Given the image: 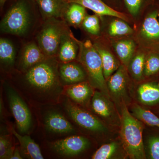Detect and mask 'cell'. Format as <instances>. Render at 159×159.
<instances>
[{
  "instance_id": "9",
  "label": "cell",
  "mask_w": 159,
  "mask_h": 159,
  "mask_svg": "<svg viewBox=\"0 0 159 159\" xmlns=\"http://www.w3.org/2000/svg\"><path fill=\"white\" fill-rule=\"evenodd\" d=\"M88 139L79 136H73L58 140L52 144V148L57 153L65 156H74L87 148Z\"/></svg>"
},
{
  "instance_id": "11",
  "label": "cell",
  "mask_w": 159,
  "mask_h": 159,
  "mask_svg": "<svg viewBox=\"0 0 159 159\" xmlns=\"http://www.w3.org/2000/svg\"><path fill=\"white\" fill-rule=\"evenodd\" d=\"M79 47L76 38L69 29L63 35L57 57L61 63L77 59Z\"/></svg>"
},
{
  "instance_id": "25",
  "label": "cell",
  "mask_w": 159,
  "mask_h": 159,
  "mask_svg": "<svg viewBox=\"0 0 159 159\" xmlns=\"http://www.w3.org/2000/svg\"><path fill=\"white\" fill-rule=\"evenodd\" d=\"M145 58V53L139 52L133 56L127 66L129 73L136 81H140L144 77Z\"/></svg>"
},
{
  "instance_id": "5",
  "label": "cell",
  "mask_w": 159,
  "mask_h": 159,
  "mask_svg": "<svg viewBox=\"0 0 159 159\" xmlns=\"http://www.w3.org/2000/svg\"><path fill=\"white\" fill-rule=\"evenodd\" d=\"M69 29L64 20L51 18L45 20L38 34V45L47 57H57L63 34Z\"/></svg>"
},
{
  "instance_id": "8",
  "label": "cell",
  "mask_w": 159,
  "mask_h": 159,
  "mask_svg": "<svg viewBox=\"0 0 159 159\" xmlns=\"http://www.w3.org/2000/svg\"><path fill=\"white\" fill-rule=\"evenodd\" d=\"M65 107L70 117L83 128L94 132L107 131V128L101 121L87 111L79 108L70 101H67Z\"/></svg>"
},
{
  "instance_id": "20",
  "label": "cell",
  "mask_w": 159,
  "mask_h": 159,
  "mask_svg": "<svg viewBox=\"0 0 159 159\" xmlns=\"http://www.w3.org/2000/svg\"><path fill=\"white\" fill-rule=\"evenodd\" d=\"M138 98L141 103L152 105L159 102V84L148 82L139 86L137 90Z\"/></svg>"
},
{
  "instance_id": "28",
  "label": "cell",
  "mask_w": 159,
  "mask_h": 159,
  "mask_svg": "<svg viewBox=\"0 0 159 159\" xmlns=\"http://www.w3.org/2000/svg\"><path fill=\"white\" fill-rule=\"evenodd\" d=\"M133 32V30L126 21L117 17L111 22L107 29V33L112 37L130 35Z\"/></svg>"
},
{
  "instance_id": "2",
  "label": "cell",
  "mask_w": 159,
  "mask_h": 159,
  "mask_svg": "<svg viewBox=\"0 0 159 159\" xmlns=\"http://www.w3.org/2000/svg\"><path fill=\"white\" fill-rule=\"evenodd\" d=\"M121 114L120 134L125 151L130 158H146L142 139L143 124L129 111L125 104L121 107Z\"/></svg>"
},
{
  "instance_id": "27",
  "label": "cell",
  "mask_w": 159,
  "mask_h": 159,
  "mask_svg": "<svg viewBox=\"0 0 159 159\" xmlns=\"http://www.w3.org/2000/svg\"><path fill=\"white\" fill-rule=\"evenodd\" d=\"M126 9L133 17L136 18L147 7L155 6L158 0H122Z\"/></svg>"
},
{
  "instance_id": "32",
  "label": "cell",
  "mask_w": 159,
  "mask_h": 159,
  "mask_svg": "<svg viewBox=\"0 0 159 159\" xmlns=\"http://www.w3.org/2000/svg\"><path fill=\"white\" fill-rule=\"evenodd\" d=\"M15 149L9 136L0 137V159H11Z\"/></svg>"
},
{
  "instance_id": "33",
  "label": "cell",
  "mask_w": 159,
  "mask_h": 159,
  "mask_svg": "<svg viewBox=\"0 0 159 159\" xmlns=\"http://www.w3.org/2000/svg\"><path fill=\"white\" fill-rule=\"evenodd\" d=\"M148 150L149 158L159 159V136H153L148 139Z\"/></svg>"
},
{
  "instance_id": "21",
  "label": "cell",
  "mask_w": 159,
  "mask_h": 159,
  "mask_svg": "<svg viewBox=\"0 0 159 159\" xmlns=\"http://www.w3.org/2000/svg\"><path fill=\"white\" fill-rule=\"evenodd\" d=\"M87 14L85 7L77 3H69L63 20L68 26L77 28L81 26Z\"/></svg>"
},
{
  "instance_id": "24",
  "label": "cell",
  "mask_w": 159,
  "mask_h": 159,
  "mask_svg": "<svg viewBox=\"0 0 159 159\" xmlns=\"http://www.w3.org/2000/svg\"><path fill=\"white\" fill-rule=\"evenodd\" d=\"M131 114L141 122L159 129V118L150 111L135 103L131 107Z\"/></svg>"
},
{
  "instance_id": "3",
  "label": "cell",
  "mask_w": 159,
  "mask_h": 159,
  "mask_svg": "<svg viewBox=\"0 0 159 159\" xmlns=\"http://www.w3.org/2000/svg\"><path fill=\"white\" fill-rule=\"evenodd\" d=\"M54 57H47L27 70L25 79L33 88L43 93H49L59 84V72Z\"/></svg>"
},
{
  "instance_id": "18",
  "label": "cell",
  "mask_w": 159,
  "mask_h": 159,
  "mask_svg": "<svg viewBox=\"0 0 159 159\" xmlns=\"http://www.w3.org/2000/svg\"><path fill=\"white\" fill-rule=\"evenodd\" d=\"M93 44L101 57L103 75L106 80H107L118 70L120 66V64L116 58L113 54L111 53L110 51L106 49L99 43L96 42Z\"/></svg>"
},
{
  "instance_id": "17",
  "label": "cell",
  "mask_w": 159,
  "mask_h": 159,
  "mask_svg": "<svg viewBox=\"0 0 159 159\" xmlns=\"http://www.w3.org/2000/svg\"><path fill=\"white\" fill-rule=\"evenodd\" d=\"M66 93L72 100L83 105L87 103L94 94L90 84L85 81L71 84Z\"/></svg>"
},
{
  "instance_id": "6",
  "label": "cell",
  "mask_w": 159,
  "mask_h": 159,
  "mask_svg": "<svg viewBox=\"0 0 159 159\" xmlns=\"http://www.w3.org/2000/svg\"><path fill=\"white\" fill-rule=\"evenodd\" d=\"M129 80L126 67L122 65L107 80L110 96L120 110L131 100Z\"/></svg>"
},
{
  "instance_id": "36",
  "label": "cell",
  "mask_w": 159,
  "mask_h": 159,
  "mask_svg": "<svg viewBox=\"0 0 159 159\" xmlns=\"http://www.w3.org/2000/svg\"><path fill=\"white\" fill-rule=\"evenodd\" d=\"M7 0H0V5L1 7H2L4 6L5 3L6 2Z\"/></svg>"
},
{
  "instance_id": "37",
  "label": "cell",
  "mask_w": 159,
  "mask_h": 159,
  "mask_svg": "<svg viewBox=\"0 0 159 159\" xmlns=\"http://www.w3.org/2000/svg\"><path fill=\"white\" fill-rule=\"evenodd\" d=\"M158 20H159V16H158Z\"/></svg>"
},
{
  "instance_id": "10",
  "label": "cell",
  "mask_w": 159,
  "mask_h": 159,
  "mask_svg": "<svg viewBox=\"0 0 159 159\" xmlns=\"http://www.w3.org/2000/svg\"><path fill=\"white\" fill-rule=\"evenodd\" d=\"M92 107L96 114L106 119L110 124L115 125L121 122V120H119L110 99L100 91L94 92L92 99Z\"/></svg>"
},
{
  "instance_id": "23",
  "label": "cell",
  "mask_w": 159,
  "mask_h": 159,
  "mask_svg": "<svg viewBox=\"0 0 159 159\" xmlns=\"http://www.w3.org/2000/svg\"><path fill=\"white\" fill-rule=\"evenodd\" d=\"M12 133L17 138L23 151L29 157L32 159H44L39 146L30 137L21 135L13 129H12Z\"/></svg>"
},
{
  "instance_id": "1",
  "label": "cell",
  "mask_w": 159,
  "mask_h": 159,
  "mask_svg": "<svg viewBox=\"0 0 159 159\" xmlns=\"http://www.w3.org/2000/svg\"><path fill=\"white\" fill-rule=\"evenodd\" d=\"M76 40L79 47L77 60L85 70L89 83L93 87L111 99L103 75L101 57L94 44L89 40L84 41Z\"/></svg>"
},
{
  "instance_id": "15",
  "label": "cell",
  "mask_w": 159,
  "mask_h": 159,
  "mask_svg": "<svg viewBox=\"0 0 159 159\" xmlns=\"http://www.w3.org/2000/svg\"><path fill=\"white\" fill-rule=\"evenodd\" d=\"M159 10L154 9L145 17L140 30V35L151 43H159Z\"/></svg>"
},
{
  "instance_id": "34",
  "label": "cell",
  "mask_w": 159,
  "mask_h": 159,
  "mask_svg": "<svg viewBox=\"0 0 159 159\" xmlns=\"http://www.w3.org/2000/svg\"><path fill=\"white\" fill-rule=\"evenodd\" d=\"M102 1L111 8L117 11H118V9L122 6V2H123L122 0H102Z\"/></svg>"
},
{
  "instance_id": "26",
  "label": "cell",
  "mask_w": 159,
  "mask_h": 159,
  "mask_svg": "<svg viewBox=\"0 0 159 159\" xmlns=\"http://www.w3.org/2000/svg\"><path fill=\"white\" fill-rule=\"evenodd\" d=\"M16 50L12 43L9 39L1 38L0 39V60L1 64L11 67L14 64Z\"/></svg>"
},
{
  "instance_id": "35",
  "label": "cell",
  "mask_w": 159,
  "mask_h": 159,
  "mask_svg": "<svg viewBox=\"0 0 159 159\" xmlns=\"http://www.w3.org/2000/svg\"><path fill=\"white\" fill-rule=\"evenodd\" d=\"M23 159L21 156L20 154L18 148H16L15 149L14 152H13L12 156L11 157V159Z\"/></svg>"
},
{
  "instance_id": "13",
  "label": "cell",
  "mask_w": 159,
  "mask_h": 159,
  "mask_svg": "<svg viewBox=\"0 0 159 159\" xmlns=\"http://www.w3.org/2000/svg\"><path fill=\"white\" fill-rule=\"evenodd\" d=\"M43 20L51 18L63 20L69 5L66 0H35Z\"/></svg>"
},
{
  "instance_id": "31",
  "label": "cell",
  "mask_w": 159,
  "mask_h": 159,
  "mask_svg": "<svg viewBox=\"0 0 159 159\" xmlns=\"http://www.w3.org/2000/svg\"><path fill=\"white\" fill-rule=\"evenodd\" d=\"M159 72V54L151 53L146 56L144 76L149 77Z\"/></svg>"
},
{
  "instance_id": "29",
  "label": "cell",
  "mask_w": 159,
  "mask_h": 159,
  "mask_svg": "<svg viewBox=\"0 0 159 159\" xmlns=\"http://www.w3.org/2000/svg\"><path fill=\"white\" fill-rule=\"evenodd\" d=\"M99 16L97 14L92 15L87 14L80 26L89 34L98 36L100 34L101 30Z\"/></svg>"
},
{
  "instance_id": "12",
  "label": "cell",
  "mask_w": 159,
  "mask_h": 159,
  "mask_svg": "<svg viewBox=\"0 0 159 159\" xmlns=\"http://www.w3.org/2000/svg\"><path fill=\"white\" fill-rule=\"evenodd\" d=\"M58 72L61 79L67 84L83 82L87 77L81 65L74 61L61 63L59 66Z\"/></svg>"
},
{
  "instance_id": "16",
  "label": "cell",
  "mask_w": 159,
  "mask_h": 159,
  "mask_svg": "<svg viewBox=\"0 0 159 159\" xmlns=\"http://www.w3.org/2000/svg\"><path fill=\"white\" fill-rule=\"evenodd\" d=\"M47 57L38 44L29 43L23 49L20 66L23 70L27 71Z\"/></svg>"
},
{
  "instance_id": "22",
  "label": "cell",
  "mask_w": 159,
  "mask_h": 159,
  "mask_svg": "<svg viewBox=\"0 0 159 159\" xmlns=\"http://www.w3.org/2000/svg\"><path fill=\"white\" fill-rule=\"evenodd\" d=\"M113 47L122 64L127 67L134 56L136 48L135 43L132 39L120 40L114 43Z\"/></svg>"
},
{
  "instance_id": "30",
  "label": "cell",
  "mask_w": 159,
  "mask_h": 159,
  "mask_svg": "<svg viewBox=\"0 0 159 159\" xmlns=\"http://www.w3.org/2000/svg\"><path fill=\"white\" fill-rule=\"evenodd\" d=\"M118 143L112 142L104 144L97 149L93 154V159H109L113 158L116 154L119 149Z\"/></svg>"
},
{
  "instance_id": "14",
  "label": "cell",
  "mask_w": 159,
  "mask_h": 159,
  "mask_svg": "<svg viewBox=\"0 0 159 159\" xmlns=\"http://www.w3.org/2000/svg\"><path fill=\"white\" fill-rule=\"evenodd\" d=\"M69 3H76L90 9L99 16H111L128 21L126 15L115 10L107 5L102 0H66Z\"/></svg>"
},
{
  "instance_id": "4",
  "label": "cell",
  "mask_w": 159,
  "mask_h": 159,
  "mask_svg": "<svg viewBox=\"0 0 159 159\" xmlns=\"http://www.w3.org/2000/svg\"><path fill=\"white\" fill-rule=\"evenodd\" d=\"M32 17L29 3L26 0H18L1 20V32L18 36L25 35L30 29Z\"/></svg>"
},
{
  "instance_id": "7",
  "label": "cell",
  "mask_w": 159,
  "mask_h": 159,
  "mask_svg": "<svg viewBox=\"0 0 159 159\" xmlns=\"http://www.w3.org/2000/svg\"><path fill=\"white\" fill-rule=\"evenodd\" d=\"M6 92L10 110L18 129L21 133L28 131L31 125V116L28 106L13 89L8 87Z\"/></svg>"
},
{
  "instance_id": "19",
  "label": "cell",
  "mask_w": 159,
  "mask_h": 159,
  "mask_svg": "<svg viewBox=\"0 0 159 159\" xmlns=\"http://www.w3.org/2000/svg\"><path fill=\"white\" fill-rule=\"evenodd\" d=\"M45 124L49 130L57 133H69L74 131L70 122L61 114L57 112L49 113L45 118Z\"/></svg>"
}]
</instances>
